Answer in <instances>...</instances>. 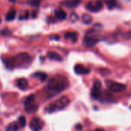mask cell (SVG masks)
Segmentation results:
<instances>
[{"label":"cell","mask_w":131,"mask_h":131,"mask_svg":"<svg viewBox=\"0 0 131 131\" xmlns=\"http://www.w3.org/2000/svg\"><path fill=\"white\" fill-rule=\"evenodd\" d=\"M68 85L69 82L67 78L61 75H55L48 81L45 87V91L50 97H54L65 90Z\"/></svg>","instance_id":"cell-1"},{"label":"cell","mask_w":131,"mask_h":131,"mask_svg":"<svg viewBox=\"0 0 131 131\" xmlns=\"http://www.w3.org/2000/svg\"><path fill=\"white\" fill-rule=\"evenodd\" d=\"M5 65L8 68H27L31 63V58L28 53H21L12 58H2Z\"/></svg>","instance_id":"cell-2"},{"label":"cell","mask_w":131,"mask_h":131,"mask_svg":"<svg viewBox=\"0 0 131 131\" xmlns=\"http://www.w3.org/2000/svg\"><path fill=\"white\" fill-rule=\"evenodd\" d=\"M69 103H70V100L67 97H61L54 103L51 104L48 106V107L46 109V111H48L49 113H52L56 111H61L65 108L69 104Z\"/></svg>","instance_id":"cell-3"},{"label":"cell","mask_w":131,"mask_h":131,"mask_svg":"<svg viewBox=\"0 0 131 131\" xmlns=\"http://www.w3.org/2000/svg\"><path fill=\"white\" fill-rule=\"evenodd\" d=\"M38 109V104L35 102V96L31 94L25 101V110L28 113H33Z\"/></svg>","instance_id":"cell-4"},{"label":"cell","mask_w":131,"mask_h":131,"mask_svg":"<svg viewBox=\"0 0 131 131\" xmlns=\"http://www.w3.org/2000/svg\"><path fill=\"white\" fill-rule=\"evenodd\" d=\"M106 84L107 85L108 88L114 93H121L126 90V85L121 83H117L112 81H107Z\"/></svg>","instance_id":"cell-5"},{"label":"cell","mask_w":131,"mask_h":131,"mask_svg":"<svg viewBox=\"0 0 131 131\" xmlns=\"http://www.w3.org/2000/svg\"><path fill=\"white\" fill-rule=\"evenodd\" d=\"M86 8L91 12H97L103 8V2L101 0H97L95 2H90L87 4Z\"/></svg>","instance_id":"cell-6"},{"label":"cell","mask_w":131,"mask_h":131,"mask_svg":"<svg viewBox=\"0 0 131 131\" xmlns=\"http://www.w3.org/2000/svg\"><path fill=\"white\" fill-rule=\"evenodd\" d=\"M30 128L33 131H41L44 127L43 121L38 117H34L29 124Z\"/></svg>","instance_id":"cell-7"},{"label":"cell","mask_w":131,"mask_h":131,"mask_svg":"<svg viewBox=\"0 0 131 131\" xmlns=\"http://www.w3.org/2000/svg\"><path fill=\"white\" fill-rule=\"evenodd\" d=\"M101 96V83L99 81H96L94 83L91 89V97L94 99H99Z\"/></svg>","instance_id":"cell-8"},{"label":"cell","mask_w":131,"mask_h":131,"mask_svg":"<svg viewBox=\"0 0 131 131\" xmlns=\"http://www.w3.org/2000/svg\"><path fill=\"white\" fill-rule=\"evenodd\" d=\"M98 41H99V40L97 38L94 37V35H91L90 33L88 32V34L86 35L84 40V45L86 47H93Z\"/></svg>","instance_id":"cell-9"},{"label":"cell","mask_w":131,"mask_h":131,"mask_svg":"<svg viewBox=\"0 0 131 131\" xmlns=\"http://www.w3.org/2000/svg\"><path fill=\"white\" fill-rule=\"evenodd\" d=\"M74 71L77 74H88L90 73V69L85 68L81 64H76L74 66Z\"/></svg>","instance_id":"cell-10"},{"label":"cell","mask_w":131,"mask_h":131,"mask_svg":"<svg viewBox=\"0 0 131 131\" xmlns=\"http://www.w3.org/2000/svg\"><path fill=\"white\" fill-rule=\"evenodd\" d=\"M82 0H65L61 2L62 5L68 8H75L81 3Z\"/></svg>","instance_id":"cell-11"},{"label":"cell","mask_w":131,"mask_h":131,"mask_svg":"<svg viewBox=\"0 0 131 131\" xmlns=\"http://www.w3.org/2000/svg\"><path fill=\"white\" fill-rule=\"evenodd\" d=\"M64 38L67 40H71L73 43H75L78 40V34L76 32L68 31L64 34Z\"/></svg>","instance_id":"cell-12"},{"label":"cell","mask_w":131,"mask_h":131,"mask_svg":"<svg viewBox=\"0 0 131 131\" xmlns=\"http://www.w3.org/2000/svg\"><path fill=\"white\" fill-rule=\"evenodd\" d=\"M16 85H17V87L19 89H21V90H25L27 88L28 85V81L25 78H19L17 81Z\"/></svg>","instance_id":"cell-13"},{"label":"cell","mask_w":131,"mask_h":131,"mask_svg":"<svg viewBox=\"0 0 131 131\" xmlns=\"http://www.w3.org/2000/svg\"><path fill=\"white\" fill-rule=\"evenodd\" d=\"M47 56L48 57L49 59H51L52 61H62L61 56H60L58 53L54 52V51H48L47 54Z\"/></svg>","instance_id":"cell-14"},{"label":"cell","mask_w":131,"mask_h":131,"mask_svg":"<svg viewBox=\"0 0 131 131\" xmlns=\"http://www.w3.org/2000/svg\"><path fill=\"white\" fill-rule=\"evenodd\" d=\"M54 13H55L56 18L58 20L62 21V20H64L67 18V13L63 9H60V8L59 9H57V10H55V12Z\"/></svg>","instance_id":"cell-15"},{"label":"cell","mask_w":131,"mask_h":131,"mask_svg":"<svg viewBox=\"0 0 131 131\" xmlns=\"http://www.w3.org/2000/svg\"><path fill=\"white\" fill-rule=\"evenodd\" d=\"M15 15H16V12L15 9H11L5 15V20L7 21H11L12 20L15 19Z\"/></svg>","instance_id":"cell-16"},{"label":"cell","mask_w":131,"mask_h":131,"mask_svg":"<svg viewBox=\"0 0 131 131\" xmlns=\"http://www.w3.org/2000/svg\"><path fill=\"white\" fill-rule=\"evenodd\" d=\"M6 131H18L19 130V126L16 122H12L9 124L7 127H6Z\"/></svg>","instance_id":"cell-17"},{"label":"cell","mask_w":131,"mask_h":131,"mask_svg":"<svg viewBox=\"0 0 131 131\" xmlns=\"http://www.w3.org/2000/svg\"><path fill=\"white\" fill-rule=\"evenodd\" d=\"M81 20L85 24V25H89L92 22V17L89 15V14H83L82 15V17H81Z\"/></svg>","instance_id":"cell-18"},{"label":"cell","mask_w":131,"mask_h":131,"mask_svg":"<svg viewBox=\"0 0 131 131\" xmlns=\"http://www.w3.org/2000/svg\"><path fill=\"white\" fill-rule=\"evenodd\" d=\"M104 2L107 4L109 9H113L117 6V0H104Z\"/></svg>","instance_id":"cell-19"},{"label":"cell","mask_w":131,"mask_h":131,"mask_svg":"<svg viewBox=\"0 0 131 131\" xmlns=\"http://www.w3.org/2000/svg\"><path fill=\"white\" fill-rule=\"evenodd\" d=\"M35 78H38L41 81H45V80H46V78H47V74H45V73H44V72H40V71H38V72H36V73H35L34 74V75H33Z\"/></svg>","instance_id":"cell-20"},{"label":"cell","mask_w":131,"mask_h":131,"mask_svg":"<svg viewBox=\"0 0 131 131\" xmlns=\"http://www.w3.org/2000/svg\"><path fill=\"white\" fill-rule=\"evenodd\" d=\"M18 122H19V125L21 127H25V124H26V121H25V117L24 116H21L18 118Z\"/></svg>","instance_id":"cell-21"},{"label":"cell","mask_w":131,"mask_h":131,"mask_svg":"<svg viewBox=\"0 0 131 131\" xmlns=\"http://www.w3.org/2000/svg\"><path fill=\"white\" fill-rule=\"evenodd\" d=\"M70 19L72 21H76L78 20V16L76 13L74 12H72L71 15H70Z\"/></svg>","instance_id":"cell-22"},{"label":"cell","mask_w":131,"mask_h":131,"mask_svg":"<svg viewBox=\"0 0 131 131\" xmlns=\"http://www.w3.org/2000/svg\"><path fill=\"white\" fill-rule=\"evenodd\" d=\"M41 0H31V5L32 6H38Z\"/></svg>","instance_id":"cell-23"},{"label":"cell","mask_w":131,"mask_h":131,"mask_svg":"<svg viewBox=\"0 0 131 131\" xmlns=\"http://www.w3.org/2000/svg\"><path fill=\"white\" fill-rule=\"evenodd\" d=\"M31 17H32V18H35L37 17V12L36 11H33V12L31 14Z\"/></svg>","instance_id":"cell-24"},{"label":"cell","mask_w":131,"mask_h":131,"mask_svg":"<svg viewBox=\"0 0 131 131\" xmlns=\"http://www.w3.org/2000/svg\"><path fill=\"white\" fill-rule=\"evenodd\" d=\"M28 16H29V13H28V12H25V15H24V19H28Z\"/></svg>","instance_id":"cell-25"},{"label":"cell","mask_w":131,"mask_h":131,"mask_svg":"<svg viewBox=\"0 0 131 131\" xmlns=\"http://www.w3.org/2000/svg\"><path fill=\"white\" fill-rule=\"evenodd\" d=\"M75 128H76L78 130H82V126H81V124H78V125H76Z\"/></svg>","instance_id":"cell-26"},{"label":"cell","mask_w":131,"mask_h":131,"mask_svg":"<svg viewBox=\"0 0 131 131\" xmlns=\"http://www.w3.org/2000/svg\"><path fill=\"white\" fill-rule=\"evenodd\" d=\"M8 1H9L10 2H12V3H14V2H15V1H16V0H8Z\"/></svg>","instance_id":"cell-27"},{"label":"cell","mask_w":131,"mask_h":131,"mask_svg":"<svg viewBox=\"0 0 131 131\" xmlns=\"http://www.w3.org/2000/svg\"><path fill=\"white\" fill-rule=\"evenodd\" d=\"M95 131H104L103 130H100V129H97V130H96Z\"/></svg>","instance_id":"cell-28"},{"label":"cell","mask_w":131,"mask_h":131,"mask_svg":"<svg viewBox=\"0 0 131 131\" xmlns=\"http://www.w3.org/2000/svg\"><path fill=\"white\" fill-rule=\"evenodd\" d=\"M0 21H1V20H0Z\"/></svg>","instance_id":"cell-29"}]
</instances>
